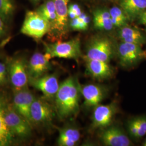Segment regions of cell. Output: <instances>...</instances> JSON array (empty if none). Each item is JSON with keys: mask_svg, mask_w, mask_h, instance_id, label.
Here are the masks:
<instances>
[{"mask_svg": "<svg viewBox=\"0 0 146 146\" xmlns=\"http://www.w3.org/2000/svg\"><path fill=\"white\" fill-rule=\"evenodd\" d=\"M81 93V86L73 76L66 78L60 84L55 97V108L61 119H67L78 112Z\"/></svg>", "mask_w": 146, "mask_h": 146, "instance_id": "6da1fadb", "label": "cell"}, {"mask_svg": "<svg viewBox=\"0 0 146 146\" xmlns=\"http://www.w3.org/2000/svg\"><path fill=\"white\" fill-rule=\"evenodd\" d=\"M50 24L36 11H27L21 28L24 35L40 40L50 31Z\"/></svg>", "mask_w": 146, "mask_h": 146, "instance_id": "7a4b0ae2", "label": "cell"}, {"mask_svg": "<svg viewBox=\"0 0 146 146\" xmlns=\"http://www.w3.org/2000/svg\"><path fill=\"white\" fill-rule=\"evenodd\" d=\"M5 118L7 125L15 137L25 139L31 135V123L15 109L13 104L8 102L5 107Z\"/></svg>", "mask_w": 146, "mask_h": 146, "instance_id": "3957f363", "label": "cell"}, {"mask_svg": "<svg viewBox=\"0 0 146 146\" xmlns=\"http://www.w3.org/2000/svg\"><path fill=\"white\" fill-rule=\"evenodd\" d=\"M46 52L52 58L77 60L81 54L80 40L76 38L66 42L46 44Z\"/></svg>", "mask_w": 146, "mask_h": 146, "instance_id": "277c9868", "label": "cell"}, {"mask_svg": "<svg viewBox=\"0 0 146 146\" xmlns=\"http://www.w3.org/2000/svg\"><path fill=\"white\" fill-rule=\"evenodd\" d=\"M8 76L14 92L25 88L29 83L27 64L21 58H16L9 60L8 64Z\"/></svg>", "mask_w": 146, "mask_h": 146, "instance_id": "5b68a950", "label": "cell"}, {"mask_svg": "<svg viewBox=\"0 0 146 146\" xmlns=\"http://www.w3.org/2000/svg\"><path fill=\"white\" fill-rule=\"evenodd\" d=\"M46 99L35 98L31 104L30 119L32 125L44 126L50 125L52 122L54 110Z\"/></svg>", "mask_w": 146, "mask_h": 146, "instance_id": "8992f818", "label": "cell"}, {"mask_svg": "<svg viewBox=\"0 0 146 146\" xmlns=\"http://www.w3.org/2000/svg\"><path fill=\"white\" fill-rule=\"evenodd\" d=\"M112 43L106 37H100L94 39L89 44L85 60H96L109 63L113 57Z\"/></svg>", "mask_w": 146, "mask_h": 146, "instance_id": "52a82bcc", "label": "cell"}, {"mask_svg": "<svg viewBox=\"0 0 146 146\" xmlns=\"http://www.w3.org/2000/svg\"><path fill=\"white\" fill-rule=\"evenodd\" d=\"M118 56L121 65L129 67L146 58V53L142 50L140 45L122 42L118 48Z\"/></svg>", "mask_w": 146, "mask_h": 146, "instance_id": "ba28073f", "label": "cell"}, {"mask_svg": "<svg viewBox=\"0 0 146 146\" xmlns=\"http://www.w3.org/2000/svg\"><path fill=\"white\" fill-rule=\"evenodd\" d=\"M52 58L47 52L44 54L41 52L34 53L27 63V70L29 81L39 78L47 74L51 69L50 60Z\"/></svg>", "mask_w": 146, "mask_h": 146, "instance_id": "9c48e42d", "label": "cell"}, {"mask_svg": "<svg viewBox=\"0 0 146 146\" xmlns=\"http://www.w3.org/2000/svg\"><path fill=\"white\" fill-rule=\"evenodd\" d=\"M29 83L41 91L47 99L55 98L60 87L58 78L54 74H46L39 78L30 80Z\"/></svg>", "mask_w": 146, "mask_h": 146, "instance_id": "30bf717a", "label": "cell"}, {"mask_svg": "<svg viewBox=\"0 0 146 146\" xmlns=\"http://www.w3.org/2000/svg\"><path fill=\"white\" fill-rule=\"evenodd\" d=\"M117 110L116 104L112 102L107 105L95 107L92 117V127L104 128L110 125Z\"/></svg>", "mask_w": 146, "mask_h": 146, "instance_id": "8fae6325", "label": "cell"}, {"mask_svg": "<svg viewBox=\"0 0 146 146\" xmlns=\"http://www.w3.org/2000/svg\"><path fill=\"white\" fill-rule=\"evenodd\" d=\"M35 98V96L28 88V87L14 92L13 104L14 107L31 123L30 110L31 104Z\"/></svg>", "mask_w": 146, "mask_h": 146, "instance_id": "7c38bea8", "label": "cell"}, {"mask_svg": "<svg viewBox=\"0 0 146 146\" xmlns=\"http://www.w3.org/2000/svg\"><path fill=\"white\" fill-rule=\"evenodd\" d=\"M100 139L105 146H129L132 145L129 137L117 127H109L102 131Z\"/></svg>", "mask_w": 146, "mask_h": 146, "instance_id": "4fadbf2b", "label": "cell"}, {"mask_svg": "<svg viewBox=\"0 0 146 146\" xmlns=\"http://www.w3.org/2000/svg\"><path fill=\"white\" fill-rule=\"evenodd\" d=\"M69 1V0H54L56 19L50 31H54L58 36H62L67 31Z\"/></svg>", "mask_w": 146, "mask_h": 146, "instance_id": "5bb4252c", "label": "cell"}, {"mask_svg": "<svg viewBox=\"0 0 146 146\" xmlns=\"http://www.w3.org/2000/svg\"><path fill=\"white\" fill-rule=\"evenodd\" d=\"M86 71L91 77L98 80L110 78L114 74V69L109 63L96 60H85Z\"/></svg>", "mask_w": 146, "mask_h": 146, "instance_id": "9a60e30c", "label": "cell"}, {"mask_svg": "<svg viewBox=\"0 0 146 146\" xmlns=\"http://www.w3.org/2000/svg\"><path fill=\"white\" fill-rule=\"evenodd\" d=\"M81 92L84 96V104L88 107H95L100 104L106 93L104 87L94 84L81 86Z\"/></svg>", "mask_w": 146, "mask_h": 146, "instance_id": "2e32d148", "label": "cell"}, {"mask_svg": "<svg viewBox=\"0 0 146 146\" xmlns=\"http://www.w3.org/2000/svg\"><path fill=\"white\" fill-rule=\"evenodd\" d=\"M7 103L5 97L0 94V146H10L15 139L5 123V113Z\"/></svg>", "mask_w": 146, "mask_h": 146, "instance_id": "e0dca14e", "label": "cell"}, {"mask_svg": "<svg viewBox=\"0 0 146 146\" xmlns=\"http://www.w3.org/2000/svg\"><path fill=\"white\" fill-rule=\"evenodd\" d=\"M120 6L127 17L133 19L146 10V0H121Z\"/></svg>", "mask_w": 146, "mask_h": 146, "instance_id": "ac0fdd59", "label": "cell"}, {"mask_svg": "<svg viewBox=\"0 0 146 146\" xmlns=\"http://www.w3.org/2000/svg\"><path fill=\"white\" fill-rule=\"evenodd\" d=\"M119 35L122 42L141 45L146 42V38L138 29L129 26L122 27Z\"/></svg>", "mask_w": 146, "mask_h": 146, "instance_id": "d6986e66", "label": "cell"}, {"mask_svg": "<svg viewBox=\"0 0 146 146\" xmlns=\"http://www.w3.org/2000/svg\"><path fill=\"white\" fill-rule=\"evenodd\" d=\"M58 144L60 146H74L80 139V133L78 129L66 127L60 129Z\"/></svg>", "mask_w": 146, "mask_h": 146, "instance_id": "ffe728a7", "label": "cell"}, {"mask_svg": "<svg viewBox=\"0 0 146 146\" xmlns=\"http://www.w3.org/2000/svg\"><path fill=\"white\" fill-rule=\"evenodd\" d=\"M128 131L132 137L139 139L146 135V117L140 116L131 120L128 124Z\"/></svg>", "mask_w": 146, "mask_h": 146, "instance_id": "44dd1931", "label": "cell"}, {"mask_svg": "<svg viewBox=\"0 0 146 146\" xmlns=\"http://www.w3.org/2000/svg\"><path fill=\"white\" fill-rule=\"evenodd\" d=\"M36 11L50 23L52 28L56 19V14L54 0H48L41 5Z\"/></svg>", "mask_w": 146, "mask_h": 146, "instance_id": "7402d4cb", "label": "cell"}, {"mask_svg": "<svg viewBox=\"0 0 146 146\" xmlns=\"http://www.w3.org/2000/svg\"><path fill=\"white\" fill-rule=\"evenodd\" d=\"M15 11L14 0H0V17L5 24L11 21Z\"/></svg>", "mask_w": 146, "mask_h": 146, "instance_id": "603a6c76", "label": "cell"}, {"mask_svg": "<svg viewBox=\"0 0 146 146\" xmlns=\"http://www.w3.org/2000/svg\"><path fill=\"white\" fill-rule=\"evenodd\" d=\"M112 23L115 27H122L125 25L127 17L125 13L119 7H114L110 11Z\"/></svg>", "mask_w": 146, "mask_h": 146, "instance_id": "cb8c5ba5", "label": "cell"}, {"mask_svg": "<svg viewBox=\"0 0 146 146\" xmlns=\"http://www.w3.org/2000/svg\"><path fill=\"white\" fill-rule=\"evenodd\" d=\"M94 27L104 31H110L114 27V25L110 19L99 20H93Z\"/></svg>", "mask_w": 146, "mask_h": 146, "instance_id": "d4e9b609", "label": "cell"}, {"mask_svg": "<svg viewBox=\"0 0 146 146\" xmlns=\"http://www.w3.org/2000/svg\"><path fill=\"white\" fill-rule=\"evenodd\" d=\"M8 78V66L5 63L0 60V87L7 84Z\"/></svg>", "mask_w": 146, "mask_h": 146, "instance_id": "484cf974", "label": "cell"}, {"mask_svg": "<svg viewBox=\"0 0 146 146\" xmlns=\"http://www.w3.org/2000/svg\"><path fill=\"white\" fill-rule=\"evenodd\" d=\"M70 25L73 30L76 31H85L88 27L84 22L80 20L78 17L72 19Z\"/></svg>", "mask_w": 146, "mask_h": 146, "instance_id": "4316f807", "label": "cell"}, {"mask_svg": "<svg viewBox=\"0 0 146 146\" xmlns=\"http://www.w3.org/2000/svg\"><path fill=\"white\" fill-rule=\"evenodd\" d=\"M110 18V12L105 9H99L94 11L93 20H105Z\"/></svg>", "mask_w": 146, "mask_h": 146, "instance_id": "83f0119b", "label": "cell"}, {"mask_svg": "<svg viewBox=\"0 0 146 146\" xmlns=\"http://www.w3.org/2000/svg\"><path fill=\"white\" fill-rule=\"evenodd\" d=\"M7 34V28L5 23L0 17V38L5 36Z\"/></svg>", "mask_w": 146, "mask_h": 146, "instance_id": "f1b7e54d", "label": "cell"}, {"mask_svg": "<svg viewBox=\"0 0 146 146\" xmlns=\"http://www.w3.org/2000/svg\"><path fill=\"white\" fill-rule=\"evenodd\" d=\"M68 9L73 11L77 16V17H78L79 16L81 15L82 13L81 10L79 7V5L77 4H72L68 7Z\"/></svg>", "mask_w": 146, "mask_h": 146, "instance_id": "f546056e", "label": "cell"}, {"mask_svg": "<svg viewBox=\"0 0 146 146\" xmlns=\"http://www.w3.org/2000/svg\"><path fill=\"white\" fill-rule=\"evenodd\" d=\"M78 17L80 20L84 22L86 25H87L88 26L89 23L90 22V18L89 16L87 15L85 13H82Z\"/></svg>", "mask_w": 146, "mask_h": 146, "instance_id": "4dcf8cb0", "label": "cell"}, {"mask_svg": "<svg viewBox=\"0 0 146 146\" xmlns=\"http://www.w3.org/2000/svg\"><path fill=\"white\" fill-rule=\"evenodd\" d=\"M139 22L146 26V11H143L140 15L139 16Z\"/></svg>", "mask_w": 146, "mask_h": 146, "instance_id": "1f68e13d", "label": "cell"}, {"mask_svg": "<svg viewBox=\"0 0 146 146\" xmlns=\"http://www.w3.org/2000/svg\"><path fill=\"white\" fill-rule=\"evenodd\" d=\"M68 17L71 19V20L77 17V16L76 15V14L73 11H72L69 9H68Z\"/></svg>", "mask_w": 146, "mask_h": 146, "instance_id": "d6a6232c", "label": "cell"}, {"mask_svg": "<svg viewBox=\"0 0 146 146\" xmlns=\"http://www.w3.org/2000/svg\"><path fill=\"white\" fill-rule=\"evenodd\" d=\"M142 145L144 146H146V138L145 139V140L144 142H143V143H142Z\"/></svg>", "mask_w": 146, "mask_h": 146, "instance_id": "836d02e7", "label": "cell"}, {"mask_svg": "<svg viewBox=\"0 0 146 146\" xmlns=\"http://www.w3.org/2000/svg\"><path fill=\"white\" fill-rule=\"evenodd\" d=\"M33 1H34V2H36V1H39V0H33Z\"/></svg>", "mask_w": 146, "mask_h": 146, "instance_id": "e575fe53", "label": "cell"}]
</instances>
